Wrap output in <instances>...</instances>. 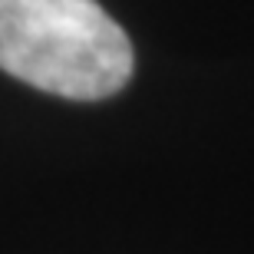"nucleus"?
I'll list each match as a JSON object with an SVG mask.
<instances>
[{"mask_svg":"<svg viewBox=\"0 0 254 254\" xmlns=\"http://www.w3.org/2000/svg\"><path fill=\"white\" fill-rule=\"evenodd\" d=\"M132 43L96 0H0V69L66 99H106L132 76Z\"/></svg>","mask_w":254,"mask_h":254,"instance_id":"f257e3e1","label":"nucleus"}]
</instances>
